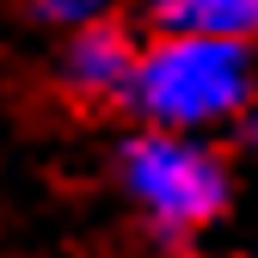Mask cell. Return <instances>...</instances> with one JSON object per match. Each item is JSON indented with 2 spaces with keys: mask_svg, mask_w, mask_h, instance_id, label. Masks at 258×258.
Here are the masks:
<instances>
[{
  "mask_svg": "<svg viewBox=\"0 0 258 258\" xmlns=\"http://www.w3.org/2000/svg\"><path fill=\"white\" fill-rule=\"evenodd\" d=\"M240 142H246V148H252V154H258V105H252V111H246V117H240Z\"/></svg>",
  "mask_w": 258,
  "mask_h": 258,
  "instance_id": "cell-6",
  "label": "cell"
},
{
  "mask_svg": "<svg viewBox=\"0 0 258 258\" xmlns=\"http://www.w3.org/2000/svg\"><path fill=\"white\" fill-rule=\"evenodd\" d=\"M129 105L148 129H228L258 105V49L234 37H197V31H160L136 55Z\"/></svg>",
  "mask_w": 258,
  "mask_h": 258,
  "instance_id": "cell-1",
  "label": "cell"
},
{
  "mask_svg": "<svg viewBox=\"0 0 258 258\" xmlns=\"http://www.w3.org/2000/svg\"><path fill=\"white\" fill-rule=\"evenodd\" d=\"M117 178H123V197L142 209V221L172 240L215 228L234 203V166L209 136H190V129L129 136L117 154Z\"/></svg>",
  "mask_w": 258,
  "mask_h": 258,
  "instance_id": "cell-2",
  "label": "cell"
},
{
  "mask_svg": "<svg viewBox=\"0 0 258 258\" xmlns=\"http://www.w3.org/2000/svg\"><path fill=\"white\" fill-rule=\"evenodd\" d=\"M160 31H197V37L258 43V0H148Z\"/></svg>",
  "mask_w": 258,
  "mask_h": 258,
  "instance_id": "cell-4",
  "label": "cell"
},
{
  "mask_svg": "<svg viewBox=\"0 0 258 258\" xmlns=\"http://www.w3.org/2000/svg\"><path fill=\"white\" fill-rule=\"evenodd\" d=\"M43 25H92V19H111L117 0H25Z\"/></svg>",
  "mask_w": 258,
  "mask_h": 258,
  "instance_id": "cell-5",
  "label": "cell"
},
{
  "mask_svg": "<svg viewBox=\"0 0 258 258\" xmlns=\"http://www.w3.org/2000/svg\"><path fill=\"white\" fill-rule=\"evenodd\" d=\"M136 55H142V43L123 25H111V19L74 25L68 43H61V86L86 105H129Z\"/></svg>",
  "mask_w": 258,
  "mask_h": 258,
  "instance_id": "cell-3",
  "label": "cell"
}]
</instances>
